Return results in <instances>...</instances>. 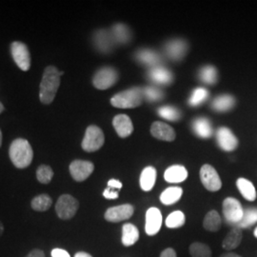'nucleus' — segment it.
Wrapping results in <instances>:
<instances>
[{
    "instance_id": "423d86ee",
    "label": "nucleus",
    "mask_w": 257,
    "mask_h": 257,
    "mask_svg": "<svg viewBox=\"0 0 257 257\" xmlns=\"http://www.w3.org/2000/svg\"><path fill=\"white\" fill-rule=\"evenodd\" d=\"M104 141L105 138L101 128L91 125L86 130V134L82 141V149L88 153L98 151L103 146Z\"/></svg>"
},
{
    "instance_id": "412c9836",
    "label": "nucleus",
    "mask_w": 257,
    "mask_h": 257,
    "mask_svg": "<svg viewBox=\"0 0 257 257\" xmlns=\"http://www.w3.org/2000/svg\"><path fill=\"white\" fill-rule=\"evenodd\" d=\"M136 58L138 59V62L147 66H151L152 68L159 66L161 63L160 55L155 51H152L149 49H143L138 51L136 54Z\"/></svg>"
},
{
    "instance_id": "dca6fc26",
    "label": "nucleus",
    "mask_w": 257,
    "mask_h": 257,
    "mask_svg": "<svg viewBox=\"0 0 257 257\" xmlns=\"http://www.w3.org/2000/svg\"><path fill=\"white\" fill-rule=\"evenodd\" d=\"M151 134L154 138L164 141H173L175 139V132L174 128L168 124L156 121L153 123L151 128Z\"/></svg>"
},
{
    "instance_id": "37998d69",
    "label": "nucleus",
    "mask_w": 257,
    "mask_h": 257,
    "mask_svg": "<svg viewBox=\"0 0 257 257\" xmlns=\"http://www.w3.org/2000/svg\"><path fill=\"white\" fill-rule=\"evenodd\" d=\"M26 257H45V253L41 249L35 248L30 253H28V255Z\"/></svg>"
},
{
    "instance_id": "1a4fd4ad",
    "label": "nucleus",
    "mask_w": 257,
    "mask_h": 257,
    "mask_svg": "<svg viewBox=\"0 0 257 257\" xmlns=\"http://www.w3.org/2000/svg\"><path fill=\"white\" fill-rule=\"evenodd\" d=\"M11 52L15 62L22 71H28L31 67V55L28 47L19 41L13 42L11 45Z\"/></svg>"
},
{
    "instance_id": "b1692460",
    "label": "nucleus",
    "mask_w": 257,
    "mask_h": 257,
    "mask_svg": "<svg viewBox=\"0 0 257 257\" xmlns=\"http://www.w3.org/2000/svg\"><path fill=\"white\" fill-rule=\"evenodd\" d=\"M194 133L201 138H209L212 136V127L210 120L205 117H198L193 122Z\"/></svg>"
},
{
    "instance_id": "7ed1b4c3",
    "label": "nucleus",
    "mask_w": 257,
    "mask_h": 257,
    "mask_svg": "<svg viewBox=\"0 0 257 257\" xmlns=\"http://www.w3.org/2000/svg\"><path fill=\"white\" fill-rule=\"evenodd\" d=\"M144 92L141 88H132L124 92L116 93L110 99V103L113 107L119 109H132L137 108L142 104L144 100Z\"/></svg>"
},
{
    "instance_id": "39448f33",
    "label": "nucleus",
    "mask_w": 257,
    "mask_h": 257,
    "mask_svg": "<svg viewBox=\"0 0 257 257\" xmlns=\"http://www.w3.org/2000/svg\"><path fill=\"white\" fill-rule=\"evenodd\" d=\"M244 209L237 199L228 197L223 202V215L227 224L236 226L242 219Z\"/></svg>"
},
{
    "instance_id": "e433bc0d",
    "label": "nucleus",
    "mask_w": 257,
    "mask_h": 257,
    "mask_svg": "<svg viewBox=\"0 0 257 257\" xmlns=\"http://www.w3.org/2000/svg\"><path fill=\"white\" fill-rule=\"evenodd\" d=\"M158 114L165 118L167 120H170V121H176V120L180 119V116H181V113L179 110L175 109L172 106H164V107H161L158 109Z\"/></svg>"
},
{
    "instance_id": "a211bd4d",
    "label": "nucleus",
    "mask_w": 257,
    "mask_h": 257,
    "mask_svg": "<svg viewBox=\"0 0 257 257\" xmlns=\"http://www.w3.org/2000/svg\"><path fill=\"white\" fill-rule=\"evenodd\" d=\"M188 177V171L182 165H173L165 171L164 178L169 183H181Z\"/></svg>"
},
{
    "instance_id": "5701e85b",
    "label": "nucleus",
    "mask_w": 257,
    "mask_h": 257,
    "mask_svg": "<svg viewBox=\"0 0 257 257\" xmlns=\"http://www.w3.org/2000/svg\"><path fill=\"white\" fill-rule=\"evenodd\" d=\"M242 237H243L242 230L237 227H233L223 240L222 246H223V248L228 249V250L234 249L240 245V243L242 241Z\"/></svg>"
},
{
    "instance_id": "f257e3e1",
    "label": "nucleus",
    "mask_w": 257,
    "mask_h": 257,
    "mask_svg": "<svg viewBox=\"0 0 257 257\" xmlns=\"http://www.w3.org/2000/svg\"><path fill=\"white\" fill-rule=\"evenodd\" d=\"M63 74V72H59L55 66H49L45 69L39 91L40 101L43 104H50L54 101L60 86V76Z\"/></svg>"
},
{
    "instance_id": "f704fd0d",
    "label": "nucleus",
    "mask_w": 257,
    "mask_h": 257,
    "mask_svg": "<svg viewBox=\"0 0 257 257\" xmlns=\"http://www.w3.org/2000/svg\"><path fill=\"white\" fill-rule=\"evenodd\" d=\"M209 97V92L205 88H196L193 90L191 97L189 99V104L193 107L199 106Z\"/></svg>"
},
{
    "instance_id": "aec40b11",
    "label": "nucleus",
    "mask_w": 257,
    "mask_h": 257,
    "mask_svg": "<svg viewBox=\"0 0 257 257\" xmlns=\"http://www.w3.org/2000/svg\"><path fill=\"white\" fill-rule=\"evenodd\" d=\"M139 230L137 226L131 223H126L122 227L121 241L125 247H131L135 245L139 239Z\"/></svg>"
},
{
    "instance_id": "0eeeda50",
    "label": "nucleus",
    "mask_w": 257,
    "mask_h": 257,
    "mask_svg": "<svg viewBox=\"0 0 257 257\" xmlns=\"http://www.w3.org/2000/svg\"><path fill=\"white\" fill-rule=\"evenodd\" d=\"M118 79L117 72L110 67L102 68L94 74L92 83L93 86L98 90H107L113 86Z\"/></svg>"
},
{
    "instance_id": "f8f14e48",
    "label": "nucleus",
    "mask_w": 257,
    "mask_h": 257,
    "mask_svg": "<svg viewBox=\"0 0 257 257\" xmlns=\"http://www.w3.org/2000/svg\"><path fill=\"white\" fill-rule=\"evenodd\" d=\"M162 213L159 209L152 207L146 212L145 231L148 235L154 236L159 232L162 227Z\"/></svg>"
},
{
    "instance_id": "c9c22d12",
    "label": "nucleus",
    "mask_w": 257,
    "mask_h": 257,
    "mask_svg": "<svg viewBox=\"0 0 257 257\" xmlns=\"http://www.w3.org/2000/svg\"><path fill=\"white\" fill-rule=\"evenodd\" d=\"M37 177L40 183L49 184L54 177V172L50 166L41 165L37 169Z\"/></svg>"
},
{
    "instance_id": "393cba45",
    "label": "nucleus",
    "mask_w": 257,
    "mask_h": 257,
    "mask_svg": "<svg viewBox=\"0 0 257 257\" xmlns=\"http://www.w3.org/2000/svg\"><path fill=\"white\" fill-rule=\"evenodd\" d=\"M183 194V190L180 187H169L160 194V201L166 206L174 205L180 200Z\"/></svg>"
},
{
    "instance_id": "58836bf2",
    "label": "nucleus",
    "mask_w": 257,
    "mask_h": 257,
    "mask_svg": "<svg viewBox=\"0 0 257 257\" xmlns=\"http://www.w3.org/2000/svg\"><path fill=\"white\" fill-rule=\"evenodd\" d=\"M103 196L107 199H116L118 198V192L117 190H114V189H111V188H107L104 192H103Z\"/></svg>"
},
{
    "instance_id": "cd10ccee",
    "label": "nucleus",
    "mask_w": 257,
    "mask_h": 257,
    "mask_svg": "<svg viewBox=\"0 0 257 257\" xmlns=\"http://www.w3.org/2000/svg\"><path fill=\"white\" fill-rule=\"evenodd\" d=\"M111 36L115 43L118 44H126L131 39V32L126 25L124 24H116L111 29Z\"/></svg>"
},
{
    "instance_id": "9d476101",
    "label": "nucleus",
    "mask_w": 257,
    "mask_h": 257,
    "mask_svg": "<svg viewBox=\"0 0 257 257\" xmlns=\"http://www.w3.org/2000/svg\"><path fill=\"white\" fill-rule=\"evenodd\" d=\"M135 208L131 204H124L109 208L105 212V219L111 223H118L127 220L133 216Z\"/></svg>"
},
{
    "instance_id": "c03bdc74",
    "label": "nucleus",
    "mask_w": 257,
    "mask_h": 257,
    "mask_svg": "<svg viewBox=\"0 0 257 257\" xmlns=\"http://www.w3.org/2000/svg\"><path fill=\"white\" fill-rule=\"evenodd\" d=\"M74 257H92L90 253L85 252V251H78L75 253Z\"/></svg>"
},
{
    "instance_id": "ea45409f",
    "label": "nucleus",
    "mask_w": 257,
    "mask_h": 257,
    "mask_svg": "<svg viewBox=\"0 0 257 257\" xmlns=\"http://www.w3.org/2000/svg\"><path fill=\"white\" fill-rule=\"evenodd\" d=\"M51 255L52 257H71L67 250L59 248H54L51 252Z\"/></svg>"
},
{
    "instance_id": "4c0bfd02",
    "label": "nucleus",
    "mask_w": 257,
    "mask_h": 257,
    "mask_svg": "<svg viewBox=\"0 0 257 257\" xmlns=\"http://www.w3.org/2000/svg\"><path fill=\"white\" fill-rule=\"evenodd\" d=\"M143 92H144V97L147 99L148 101L151 102L158 101L162 99L164 95V93L161 90L154 87H147L143 89Z\"/></svg>"
},
{
    "instance_id": "ddd939ff",
    "label": "nucleus",
    "mask_w": 257,
    "mask_h": 257,
    "mask_svg": "<svg viewBox=\"0 0 257 257\" xmlns=\"http://www.w3.org/2000/svg\"><path fill=\"white\" fill-rule=\"evenodd\" d=\"M216 139L219 147L226 152L234 151L238 146V139L232 134L230 128L222 127L216 132Z\"/></svg>"
},
{
    "instance_id": "f3484780",
    "label": "nucleus",
    "mask_w": 257,
    "mask_h": 257,
    "mask_svg": "<svg viewBox=\"0 0 257 257\" xmlns=\"http://www.w3.org/2000/svg\"><path fill=\"white\" fill-rule=\"evenodd\" d=\"M112 125L120 138H128L134 131L133 122L126 114L116 115L112 120Z\"/></svg>"
},
{
    "instance_id": "79ce46f5",
    "label": "nucleus",
    "mask_w": 257,
    "mask_h": 257,
    "mask_svg": "<svg viewBox=\"0 0 257 257\" xmlns=\"http://www.w3.org/2000/svg\"><path fill=\"white\" fill-rule=\"evenodd\" d=\"M160 257H177L175 249L173 248H167L161 252Z\"/></svg>"
},
{
    "instance_id": "a18cd8bd",
    "label": "nucleus",
    "mask_w": 257,
    "mask_h": 257,
    "mask_svg": "<svg viewBox=\"0 0 257 257\" xmlns=\"http://www.w3.org/2000/svg\"><path fill=\"white\" fill-rule=\"evenodd\" d=\"M220 257H241L236 253H233V252H227V253H223L221 254Z\"/></svg>"
},
{
    "instance_id": "6e6552de",
    "label": "nucleus",
    "mask_w": 257,
    "mask_h": 257,
    "mask_svg": "<svg viewBox=\"0 0 257 257\" xmlns=\"http://www.w3.org/2000/svg\"><path fill=\"white\" fill-rule=\"evenodd\" d=\"M200 178L205 189L210 192H217L222 187L220 176L216 170L209 164L202 166L200 170Z\"/></svg>"
},
{
    "instance_id": "09e8293b",
    "label": "nucleus",
    "mask_w": 257,
    "mask_h": 257,
    "mask_svg": "<svg viewBox=\"0 0 257 257\" xmlns=\"http://www.w3.org/2000/svg\"><path fill=\"white\" fill-rule=\"evenodd\" d=\"M1 143H2V133L0 131V146H1Z\"/></svg>"
},
{
    "instance_id": "72a5a7b5",
    "label": "nucleus",
    "mask_w": 257,
    "mask_h": 257,
    "mask_svg": "<svg viewBox=\"0 0 257 257\" xmlns=\"http://www.w3.org/2000/svg\"><path fill=\"white\" fill-rule=\"evenodd\" d=\"M189 250L192 257H211V248L201 242L193 243Z\"/></svg>"
},
{
    "instance_id": "20e7f679",
    "label": "nucleus",
    "mask_w": 257,
    "mask_h": 257,
    "mask_svg": "<svg viewBox=\"0 0 257 257\" xmlns=\"http://www.w3.org/2000/svg\"><path fill=\"white\" fill-rule=\"evenodd\" d=\"M79 207L77 199L71 194L61 195L55 204V211L57 216L62 220L72 219L76 214Z\"/></svg>"
},
{
    "instance_id": "49530a36",
    "label": "nucleus",
    "mask_w": 257,
    "mask_h": 257,
    "mask_svg": "<svg viewBox=\"0 0 257 257\" xmlns=\"http://www.w3.org/2000/svg\"><path fill=\"white\" fill-rule=\"evenodd\" d=\"M3 231H4V226H3V224H2V222L0 221V236L2 235V233H3Z\"/></svg>"
},
{
    "instance_id": "bb28decb",
    "label": "nucleus",
    "mask_w": 257,
    "mask_h": 257,
    "mask_svg": "<svg viewBox=\"0 0 257 257\" xmlns=\"http://www.w3.org/2000/svg\"><path fill=\"white\" fill-rule=\"evenodd\" d=\"M222 219L220 214L216 211H209L203 220V227L205 230L209 231H217L221 228Z\"/></svg>"
},
{
    "instance_id": "7c9ffc66",
    "label": "nucleus",
    "mask_w": 257,
    "mask_h": 257,
    "mask_svg": "<svg viewBox=\"0 0 257 257\" xmlns=\"http://www.w3.org/2000/svg\"><path fill=\"white\" fill-rule=\"evenodd\" d=\"M52 204H53V200H52L51 196L46 193L37 195L32 200V203H31L33 210L37 211H48L51 208Z\"/></svg>"
},
{
    "instance_id": "473e14b6",
    "label": "nucleus",
    "mask_w": 257,
    "mask_h": 257,
    "mask_svg": "<svg viewBox=\"0 0 257 257\" xmlns=\"http://www.w3.org/2000/svg\"><path fill=\"white\" fill-rule=\"evenodd\" d=\"M199 78L201 79L202 82L206 84H209V85L215 84L217 81V71L213 66L211 65L205 66L200 70Z\"/></svg>"
},
{
    "instance_id": "a19ab883",
    "label": "nucleus",
    "mask_w": 257,
    "mask_h": 257,
    "mask_svg": "<svg viewBox=\"0 0 257 257\" xmlns=\"http://www.w3.org/2000/svg\"><path fill=\"white\" fill-rule=\"evenodd\" d=\"M108 187L119 191L120 189L122 188V183L117 179H110V180H109V182H108Z\"/></svg>"
},
{
    "instance_id": "2f4dec72",
    "label": "nucleus",
    "mask_w": 257,
    "mask_h": 257,
    "mask_svg": "<svg viewBox=\"0 0 257 257\" xmlns=\"http://www.w3.org/2000/svg\"><path fill=\"white\" fill-rule=\"evenodd\" d=\"M186 222V217L184 212L181 211H173L168 215L166 218V226L169 229H178L181 228L185 225Z\"/></svg>"
},
{
    "instance_id": "8fccbe9b",
    "label": "nucleus",
    "mask_w": 257,
    "mask_h": 257,
    "mask_svg": "<svg viewBox=\"0 0 257 257\" xmlns=\"http://www.w3.org/2000/svg\"><path fill=\"white\" fill-rule=\"evenodd\" d=\"M253 234H254V236L257 238V227L254 229V231H253Z\"/></svg>"
},
{
    "instance_id": "9b49d317",
    "label": "nucleus",
    "mask_w": 257,
    "mask_h": 257,
    "mask_svg": "<svg viewBox=\"0 0 257 257\" xmlns=\"http://www.w3.org/2000/svg\"><path fill=\"white\" fill-rule=\"evenodd\" d=\"M94 170V166L90 161L74 160L70 165V173L72 177L77 182L85 181Z\"/></svg>"
},
{
    "instance_id": "f03ea898",
    "label": "nucleus",
    "mask_w": 257,
    "mask_h": 257,
    "mask_svg": "<svg viewBox=\"0 0 257 257\" xmlns=\"http://www.w3.org/2000/svg\"><path fill=\"white\" fill-rule=\"evenodd\" d=\"M9 155L14 165L19 169H24L32 163L34 153L26 139L19 138L11 144Z\"/></svg>"
},
{
    "instance_id": "a878e982",
    "label": "nucleus",
    "mask_w": 257,
    "mask_h": 257,
    "mask_svg": "<svg viewBox=\"0 0 257 257\" xmlns=\"http://www.w3.org/2000/svg\"><path fill=\"white\" fill-rule=\"evenodd\" d=\"M236 186L242 196L248 201H254L256 199V191L249 180L246 178H239L236 181Z\"/></svg>"
},
{
    "instance_id": "c756f323",
    "label": "nucleus",
    "mask_w": 257,
    "mask_h": 257,
    "mask_svg": "<svg viewBox=\"0 0 257 257\" xmlns=\"http://www.w3.org/2000/svg\"><path fill=\"white\" fill-rule=\"evenodd\" d=\"M257 223V208H247L241 221L235 226L239 229H247Z\"/></svg>"
},
{
    "instance_id": "4468645a",
    "label": "nucleus",
    "mask_w": 257,
    "mask_h": 257,
    "mask_svg": "<svg viewBox=\"0 0 257 257\" xmlns=\"http://www.w3.org/2000/svg\"><path fill=\"white\" fill-rule=\"evenodd\" d=\"M93 43L96 49L103 54H108L111 52L115 44L111 33L107 30H99L95 32L93 36Z\"/></svg>"
},
{
    "instance_id": "c85d7f7f",
    "label": "nucleus",
    "mask_w": 257,
    "mask_h": 257,
    "mask_svg": "<svg viewBox=\"0 0 257 257\" xmlns=\"http://www.w3.org/2000/svg\"><path fill=\"white\" fill-rule=\"evenodd\" d=\"M235 104V99L229 94L217 96L211 104L212 109L217 111H227L230 110Z\"/></svg>"
},
{
    "instance_id": "6ab92c4d",
    "label": "nucleus",
    "mask_w": 257,
    "mask_h": 257,
    "mask_svg": "<svg viewBox=\"0 0 257 257\" xmlns=\"http://www.w3.org/2000/svg\"><path fill=\"white\" fill-rule=\"evenodd\" d=\"M149 77L152 81L160 85H168L173 82V74L162 66H156L150 70Z\"/></svg>"
},
{
    "instance_id": "2eb2a0df",
    "label": "nucleus",
    "mask_w": 257,
    "mask_h": 257,
    "mask_svg": "<svg viewBox=\"0 0 257 257\" xmlns=\"http://www.w3.org/2000/svg\"><path fill=\"white\" fill-rule=\"evenodd\" d=\"M188 50L187 43L180 40L175 39L172 41H169L165 45V52L170 59L174 61H179L183 58Z\"/></svg>"
},
{
    "instance_id": "4be33fe9",
    "label": "nucleus",
    "mask_w": 257,
    "mask_h": 257,
    "mask_svg": "<svg viewBox=\"0 0 257 257\" xmlns=\"http://www.w3.org/2000/svg\"><path fill=\"white\" fill-rule=\"evenodd\" d=\"M156 181V168L149 166L146 167L140 175V187L144 192H150L154 187Z\"/></svg>"
},
{
    "instance_id": "de8ad7c7",
    "label": "nucleus",
    "mask_w": 257,
    "mask_h": 257,
    "mask_svg": "<svg viewBox=\"0 0 257 257\" xmlns=\"http://www.w3.org/2000/svg\"><path fill=\"white\" fill-rule=\"evenodd\" d=\"M3 110H4V106H3V105H2V103L0 102V113H1Z\"/></svg>"
}]
</instances>
